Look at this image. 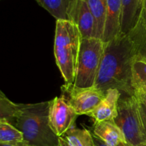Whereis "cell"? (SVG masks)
<instances>
[{
    "label": "cell",
    "mask_w": 146,
    "mask_h": 146,
    "mask_svg": "<svg viewBox=\"0 0 146 146\" xmlns=\"http://www.w3.org/2000/svg\"><path fill=\"white\" fill-rule=\"evenodd\" d=\"M142 146H146V145H142Z\"/></svg>",
    "instance_id": "4316f807"
},
{
    "label": "cell",
    "mask_w": 146,
    "mask_h": 146,
    "mask_svg": "<svg viewBox=\"0 0 146 146\" xmlns=\"http://www.w3.org/2000/svg\"><path fill=\"white\" fill-rule=\"evenodd\" d=\"M128 35L133 42L137 56L146 61V27L143 17L137 27Z\"/></svg>",
    "instance_id": "e0dca14e"
},
{
    "label": "cell",
    "mask_w": 146,
    "mask_h": 146,
    "mask_svg": "<svg viewBox=\"0 0 146 146\" xmlns=\"http://www.w3.org/2000/svg\"><path fill=\"white\" fill-rule=\"evenodd\" d=\"M62 138L70 146H94L92 133L85 128H77L73 126Z\"/></svg>",
    "instance_id": "2e32d148"
},
{
    "label": "cell",
    "mask_w": 146,
    "mask_h": 146,
    "mask_svg": "<svg viewBox=\"0 0 146 146\" xmlns=\"http://www.w3.org/2000/svg\"><path fill=\"white\" fill-rule=\"evenodd\" d=\"M0 146H29V145L26 142H23V143H14V144L1 143H0Z\"/></svg>",
    "instance_id": "603a6c76"
},
{
    "label": "cell",
    "mask_w": 146,
    "mask_h": 146,
    "mask_svg": "<svg viewBox=\"0 0 146 146\" xmlns=\"http://www.w3.org/2000/svg\"><path fill=\"white\" fill-rule=\"evenodd\" d=\"M139 111H140V115H141V121H142L144 131H145V133L146 134V106L144 105V104H143L142 103L140 102V101H139Z\"/></svg>",
    "instance_id": "ffe728a7"
},
{
    "label": "cell",
    "mask_w": 146,
    "mask_h": 146,
    "mask_svg": "<svg viewBox=\"0 0 146 146\" xmlns=\"http://www.w3.org/2000/svg\"><path fill=\"white\" fill-rule=\"evenodd\" d=\"M143 20H144V23H145V27H146V16L145 15V14L143 13Z\"/></svg>",
    "instance_id": "484cf974"
},
{
    "label": "cell",
    "mask_w": 146,
    "mask_h": 146,
    "mask_svg": "<svg viewBox=\"0 0 146 146\" xmlns=\"http://www.w3.org/2000/svg\"><path fill=\"white\" fill-rule=\"evenodd\" d=\"M64 89L68 92V102L78 115H89L105 98L106 92L101 89L91 88H76L74 85L66 84Z\"/></svg>",
    "instance_id": "8992f818"
},
{
    "label": "cell",
    "mask_w": 146,
    "mask_h": 146,
    "mask_svg": "<svg viewBox=\"0 0 146 146\" xmlns=\"http://www.w3.org/2000/svg\"><path fill=\"white\" fill-rule=\"evenodd\" d=\"M122 0H108L106 19L102 40L105 43L121 34Z\"/></svg>",
    "instance_id": "8fae6325"
},
{
    "label": "cell",
    "mask_w": 146,
    "mask_h": 146,
    "mask_svg": "<svg viewBox=\"0 0 146 146\" xmlns=\"http://www.w3.org/2000/svg\"><path fill=\"white\" fill-rule=\"evenodd\" d=\"M19 106V104L12 102L2 91L0 92V121H6L13 125Z\"/></svg>",
    "instance_id": "d6986e66"
},
{
    "label": "cell",
    "mask_w": 146,
    "mask_h": 146,
    "mask_svg": "<svg viewBox=\"0 0 146 146\" xmlns=\"http://www.w3.org/2000/svg\"><path fill=\"white\" fill-rule=\"evenodd\" d=\"M121 92L117 88H110L101 104L89 114L95 123L104 121H113L118 114V101Z\"/></svg>",
    "instance_id": "30bf717a"
},
{
    "label": "cell",
    "mask_w": 146,
    "mask_h": 146,
    "mask_svg": "<svg viewBox=\"0 0 146 146\" xmlns=\"http://www.w3.org/2000/svg\"><path fill=\"white\" fill-rule=\"evenodd\" d=\"M70 21L78 26L81 38L94 37L95 20L86 0H74L70 14Z\"/></svg>",
    "instance_id": "ba28073f"
},
{
    "label": "cell",
    "mask_w": 146,
    "mask_h": 146,
    "mask_svg": "<svg viewBox=\"0 0 146 146\" xmlns=\"http://www.w3.org/2000/svg\"><path fill=\"white\" fill-rule=\"evenodd\" d=\"M144 14L146 16V0H145V2H144Z\"/></svg>",
    "instance_id": "d4e9b609"
},
{
    "label": "cell",
    "mask_w": 146,
    "mask_h": 146,
    "mask_svg": "<svg viewBox=\"0 0 146 146\" xmlns=\"http://www.w3.org/2000/svg\"><path fill=\"white\" fill-rule=\"evenodd\" d=\"M92 136H93V140H94V146H109L107 144H106L103 141H101V139L98 138L97 136H96L94 133H92ZM118 146H129L127 143H121Z\"/></svg>",
    "instance_id": "44dd1931"
},
{
    "label": "cell",
    "mask_w": 146,
    "mask_h": 146,
    "mask_svg": "<svg viewBox=\"0 0 146 146\" xmlns=\"http://www.w3.org/2000/svg\"><path fill=\"white\" fill-rule=\"evenodd\" d=\"M81 39V32L75 23L70 20H56L54 56L67 85H72L75 81Z\"/></svg>",
    "instance_id": "3957f363"
},
{
    "label": "cell",
    "mask_w": 146,
    "mask_h": 146,
    "mask_svg": "<svg viewBox=\"0 0 146 146\" xmlns=\"http://www.w3.org/2000/svg\"><path fill=\"white\" fill-rule=\"evenodd\" d=\"M105 46L102 39L96 37L81 39L74 86L81 88L94 87Z\"/></svg>",
    "instance_id": "277c9868"
},
{
    "label": "cell",
    "mask_w": 146,
    "mask_h": 146,
    "mask_svg": "<svg viewBox=\"0 0 146 146\" xmlns=\"http://www.w3.org/2000/svg\"><path fill=\"white\" fill-rule=\"evenodd\" d=\"M131 84L135 95L146 93V61L137 55L133 63Z\"/></svg>",
    "instance_id": "9a60e30c"
},
{
    "label": "cell",
    "mask_w": 146,
    "mask_h": 146,
    "mask_svg": "<svg viewBox=\"0 0 146 146\" xmlns=\"http://www.w3.org/2000/svg\"><path fill=\"white\" fill-rule=\"evenodd\" d=\"M58 146H70L68 144V143L62 138V137H60L59 138V144Z\"/></svg>",
    "instance_id": "cb8c5ba5"
},
{
    "label": "cell",
    "mask_w": 146,
    "mask_h": 146,
    "mask_svg": "<svg viewBox=\"0 0 146 146\" xmlns=\"http://www.w3.org/2000/svg\"><path fill=\"white\" fill-rule=\"evenodd\" d=\"M49 124L54 133L62 137L70 128L74 126L78 117L64 96L56 97L50 101Z\"/></svg>",
    "instance_id": "52a82bcc"
},
{
    "label": "cell",
    "mask_w": 146,
    "mask_h": 146,
    "mask_svg": "<svg viewBox=\"0 0 146 146\" xmlns=\"http://www.w3.org/2000/svg\"><path fill=\"white\" fill-rule=\"evenodd\" d=\"M135 57L136 51L129 35L121 34L106 43L94 87L105 92L117 88L127 96H135L131 76Z\"/></svg>",
    "instance_id": "6da1fadb"
},
{
    "label": "cell",
    "mask_w": 146,
    "mask_h": 146,
    "mask_svg": "<svg viewBox=\"0 0 146 146\" xmlns=\"http://www.w3.org/2000/svg\"><path fill=\"white\" fill-rule=\"evenodd\" d=\"M135 96L137 97V98H138L140 102L142 103L143 104H144L146 106V93L135 94Z\"/></svg>",
    "instance_id": "7402d4cb"
},
{
    "label": "cell",
    "mask_w": 146,
    "mask_h": 146,
    "mask_svg": "<svg viewBox=\"0 0 146 146\" xmlns=\"http://www.w3.org/2000/svg\"><path fill=\"white\" fill-rule=\"evenodd\" d=\"M129 146L146 145V134L139 111V101L135 96L122 97L118 101V114L113 120Z\"/></svg>",
    "instance_id": "5b68a950"
},
{
    "label": "cell",
    "mask_w": 146,
    "mask_h": 146,
    "mask_svg": "<svg viewBox=\"0 0 146 146\" xmlns=\"http://www.w3.org/2000/svg\"><path fill=\"white\" fill-rule=\"evenodd\" d=\"M94 134L109 146L126 143L125 137L114 121H104L94 123Z\"/></svg>",
    "instance_id": "7c38bea8"
},
{
    "label": "cell",
    "mask_w": 146,
    "mask_h": 146,
    "mask_svg": "<svg viewBox=\"0 0 146 146\" xmlns=\"http://www.w3.org/2000/svg\"><path fill=\"white\" fill-rule=\"evenodd\" d=\"M145 0H122L121 34L128 35L139 24L144 13Z\"/></svg>",
    "instance_id": "9c48e42d"
},
{
    "label": "cell",
    "mask_w": 146,
    "mask_h": 146,
    "mask_svg": "<svg viewBox=\"0 0 146 146\" xmlns=\"http://www.w3.org/2000/svg\"><path fill=\"white\" fill-rule=\"evenodd\" d=\"M56 20H70L74 0H35Z\"/></svg>",
    "instance_id": "4fadbf2b"
},
{
    "label": "cell",
    "mask_w": 146,
    "mask_h": 146,
    "mask_svg": "<svg viewBox=\"0 0 146 146\" xmlns=\"http://www.w3.org/2000/svg\"><path fill=\"white\" fill-rule=\"evenodd\" d=\"M95 20L94 37L102 39L106 19L108 0H86Z\"/></svg>",
    "instance_id": "5bb4252c"
},
{
    "label": "cell",
    "mask_w": 146,
    "mask_h": 146,
    "mask_svg": "<svg viewBox=\"0 0 146 146\" xmlns=\"http://www.w3.org/2000/svg\"><path fill=\"white\" fill-rule=\"evenodd\" d=\"M25 142L24 135L15 126L6 121H0V143H20Z\"/></svg>",
    "instance_id": "ac0fdd59"
},
{
    "label": "cell",
    "mask_w": 146,
    "mask_h": 146,
    "mask_svg": "<svg viewBox=\"0 0 146 146\" xmlns=\"http://www.w3.org/2000/svg\"><path fill=\"white\" fill-rule=\"evenodd\" d=\"M50 101L19 104L13 125L24 135L29 146H58L57 136L49 124Z\"/></svg>",
    "instance_id": "7a4b0ae2"
}]
</instances>
